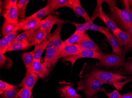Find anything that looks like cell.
Returning <instances> with one entry per match:
<instances>
[{"mask_svg": "<svg viewBox=\"0 0 132 98\" xmlns=\"http://www.w3.org/2000/svg\"><path fill=\"white\" fill-rule=\"evenodd\" d=\"M11 59L9 57H7L4 56V55L0 53V66L1 68H4V66L6 67V63L7 62L10 61ZM9 66L10 68H11L12 65L7 63Z\"/></svg>", "mask_w": 132, "mask_h": 98, "instance_id": "cell-39", "label": "cell"}, {"mask_svg": "<svg viewBox=\"0 0 132 98\" xmlns=\"http://www.w3.org/2000/svg\"><path fill=\"white\" fill-rule=\"evenodd\" d=\"M104 2V1H97V7L94 11L92 16L91 17L93 21L97 17H98L105 24L107 28L110 29L112 33L115 32L119 29L113 20L104 13L103 10L102 3Z\"/></svg>", "mask_w": 132, "mask_h": 98, "instance_id": "cell-5", "label": "cell"}, {"mask_svg": "<svg viewBox=\"0 0 132 98\" xmlns=\"http://www.w3.org/2000/svg\"><path fill=\"white\" fill-rule=\"evenodd\" d=\"M121 67L124 71L119 72V73L121 75H132V58L125 62Z\"/></svg>", "mask_w": 132, "mask_h": 98, "instance_id": "cell-29", "label": "cell"}, {"mask_svg": "<svg viewBox=\"0 0 132 98\" xmlns=\"http://www.w3.org/2000/svg\"><path fill=\"white\" fill-rule=\"evenodd\" d=\"M52 27L47 29H41L39 28L32 32L29 36L27 41L32 46L40 44L47 39L50 35V31Z\"/></svg>", "mask_w": 132, "mask_h": 98, "instance_id": "cell-7", "label": "cell"}, {"mask_svg": "<svg viewBox=\"0 0 132 98\" xmlns=\"http://www.w3.org/2000/svg\"><path fill=\"white\" fill-rule=\"evenodd\" d=\"M32 71L41 78L47 77L50 73V70L41 63L40 61L34 60L32 65Z\"/></svg>", "mask_w": 132, "mask_h": 98, "instance_id": "cell-18", "label": "cell"}, {"mask_svg": "<svg viewBox=\"0 0 132 98\" xmlns=\"http://www.w3.org/2000/svg\"><path fill=\"white\" fill-rule=\"evenodd\" d=\"M72 24H73L75 26H76V29L75 31L77 32H85L87 30H88L87 28V24L86 23L83 24L78 23L75 22H68Z\"/></svg>", "mask_w": 132, "mask_h": 98, "instance_id": "cell-36", "label": "cell"}, {"mask_svg": "<svg viewBox=\"0 0 132 98\" xmlns=\"http://www.w3.org/2000/svg\"><path fill=\"white\" fill-rule=\"evenodd\" d=\"M51 14L52 13L50 8L48 5L47 4L46 6L44 8L41 9L31 16L26 18L27 19H32L41 20L44 17Z\"/></svg>", "mask_w": 132, "mask_h": 98, "instance_id": "cell-25", "label": "cell"}, {"mask_svg": "<svg viewBox=\"0 0 132 98\" xmlns=\"http://www.w3.org/2000/svg\"><path fill=\"white\" fill-rule=\"evenodd\" d=\"M58 50L54 48L46 49V55L44 59L43 64L50 68L56 63V57Z\"/></svg>", "mask_w": 132, "mask_h": 98, "instance_id": "cell-16", "label": "cell"}, {"mask_svg": "<svg viewBox=\"0 0 132 98\" xmlns=\"http://www.w3.org/2000/svg\"><path fill=\"white\" fill-rule=\"evenodd\" d=\"M104 84L89 73L82 77L78 82L77 90L83 91L87 98H91L100 91L101 86Z\"/></svg>", "mask_w": 132, "mask_h": 98, "instance_id": "cell-2", "label": "cell"}, {"mask_svg": "<svg viewBox=\"0 0 132 98\" xmlns=\"http://www.w3.org/2000/svg\"><path fill=\"white\" fill-rule=\"evenodd\" d=\"M100 91L103 92L109 98H120L121 95L120 94L117 90H114L112 93H108L103 88H101Z\"/></svg>", "mask_w": 132, "mask_h": 98, "instance_id": "cell-38", "label": "cell"}, {"mask_svg": "<svg viewBox=\"0 0 132 98\" xmlns=\"http://www.w3.org/2000/svg\"><path fill=\"white\" fill-rule=\"evenodd\" d=\"M18 31H15V32L9 34V35L6 36V37H7L8 40L11 44L14 42L17 38V36H18Z\"/></svg>", "mask_w": 132, "mask_h": 98, "instance_id": "cell-40", "label": "cell"}, {"mask_svg": "<svg viewBox=\"0 0 132 98\" xmlns=\"http://www.w3.org/2000/svg\"><path fill=\"white\" fill-rule=\"evenodd\" d=\"M59 93L61 96L65 98H81V96L70 85H64L59 89Z\"/></svg>", "mask_w": 132, "mask_h": 98, "instance_id": "cell-19", "label": "cell"}, {"mask_svg": "<svg viewBox=\"0 0 132 98\" xmlns=\"http://www.w3.org/2000/svg\"><path fill=\"white\" fill-rule=\"evenodd\" d=\"M41 23V20L32 19H27L26 18L20 20L18 24V31H28L37 29L39 28Z\"/></svg>", "mask_w": 132, "mask_h": 98, "instance_id": "cell-9", "label": "cell"}, {"mask_svg": "<svg viewBox=\"0 0 132 98\" xmlns=\"http://www.w3.org/2000/svg\"><path fill=\"white\" fill-rule=\"evenodd\" d=\"M113 34L116 36L119 44L122 46H126L129 44L131 41L130 34L125 32L120 29H119Z\"/></svg>", "mask_w": 132, "mask_h": 98, "instance_id": "cell-20", "label": "cell"}, {"mask_svg": "<svg viewBox=\"0 0 132 98\" xmlns=\"http://www.w3.org/2000/svg\"><path fill=\"white\" fill-rule=\"evenodd\" d=\"M120 98H132V92H129L122 95Z\"/></svg>", "mask_w": 132, "mask_h": 98, "instance_id": "cell-43", "label": "cell"}, {"mask_svg": "<svg viewBox=\"0 0 132 98\" xmlns=\"http://www.w3.org/2000/svg\"><path fill=\"white\" fill-rule=\"evenodd\" d=\"M87 24L88 30H92L95 31H98L103 34L105 31H108L109 30L107 27L100 26L97 24H95L94 23H86Z\"/></svg>", "mask_w": 132, "mask_h": 98, "instance_id": "cell-31", "label": "cell"}, {"mask_svg": "<svg viewBox=\"0 0 132 98\" xmlns=\"http://www.w3.org/2000/svg\"><path fill=\"white\" fill-rule=\"evenodd\" d=\"M130 34L131 36V41L129 45H127L126 46H125L123 52V56H125L126 53H127L128 51L132 49V26L130 29Z\"/></svg>", "mask_w": 132, "mask_h": 98, "instance_id": "cell-41", "label": "cell"}, {"mask_svg": "<svg viewBox=\"0 0 132 98\" xmlns=\"http://www.w3.org/2000/svg\"><path fill=\"white\" fill-rule=\"evenodd\" d=\"M58 15L52 13L49 15L44 19L42 20L40 28L41 29H47L52 27L55 24H63L68 22L59 18Z\"/></svg>", "mask_w": 132, "mask_h": 98, "instance_id": "cell-10", "label": "cell"}, {"mask_svg": "<svg viewBox=\"0 0 132 98\" xmlns=\"http://www.w3.org/2000/svg\"><path fill=\"white\" fill-rule=\"evenodd\" d=\"M11 43L6 36L2 37L0 40V53L4 55L7 52V50Z\"/></svg>", "mask_w": 132, "mask_h": 98, "instance_id": "cell-30", "label": "cell"}, {"mask_svg": "<svg viewBox=\"0 0 132 98\" xmlns=\"http://www.w3.org/2000/svg\"><path fill=\"white\" fill-rule=\"evenodd\" d=\"M19 88L17 87L16 88L13 90H9L4 91L1 94L2 98H18V93L19 91Z\"/></svg>", "mask_w": 132, "mask_h": 98, "instance_id": "cell-33", "label": "cell"}, {"mask_svg": "<svg viewBox=\"0 0 132 98\" xmlns=\"http://www.w3.org/2000/svg\"><path fill=\"white\" fill-rule=\"evenodd\" d=\"M75 0H49L47 4L50 8L52 13H54L59 8L63 7L71 8Z\"/></svg>", "mask_w": 132, "mask_h": 98, "instance_id": "cell-15", "label": "cell"}, {"mask_svg": "<svg viewBox=\"0 0 132 98\" xmlns=\"http://www.w3.org/2000/svg\"><path fill=\"white\" fill-rule=\"evenodd\" d=\"M122 3L125 8L131 9L130 7L132 6V1H122Z\"/></svg>", "mask_w": 132, "mask_h": 98, "instance_id": "cell-42", "label": "cell"}, {"mask_svg": "<svg viewBox=\"0 0 132 98\" xmlns=\"http://www.w3.org/2000/svg\"><path fill=\"white\" fill-rule=\"evenodd\" d=\"M30 1L29 0H20L17 3L18 14L21 19H24L26 18V10Z\"/></svg>", "mask_w": 132, "mask_h": 98, "instance_id": "cell-28", "label": "cell"}, {"mask_svg": "<svg viewBox=\"0 0 132 98\" xmlns=\"http://www.w3.org/2000/svg\"><path fill=\"white\" fill-rule=\"evenodd\" d=\"M17 4L10 9L4 10L2 15L4 18V20L13 23L19 24L20 20L18 18Z\"/></svg>", "mask_w": 132, "mask_h": 98, "instance_id": "cell-17", "label": "cell"}, {"mask_svg": "<svg viewBox=\"0 0 132 98\" xmlns=\"http://www.w3.org/2000/svg\"><path fill=\"white\" fill-rule=\"evenodd\" d=\"M63 24H60L57 25V28L52 34L54 39L53 48L58 50H59V49L62 46L64 43V41L62 40L61 37V34L63 28Z\"/></svg>", "mask_w": 132, "mask_h": 98, "instance_id": "cell-23", "label": "cell"}, {"mask_svg": "<svg viewBox=\"0 0 132 98\" xmlns=\"http://www.w3.org/2000/svg\"><path fill=\"white\" fill-rule=\"evenodd\" d=\"M32 45L26 40L20 42L13 43L10 45L7 52L18 50H26L31 47Z\"/></svg>", "mask_w": 132, "mask_h": 98, "instance_id": "cell-26", "label": "cell"}, {"mask_svg": "<svg viewBox=\"0 0 132 98\" xmlns=\"http://www.w3.org/2000/svg\"><path fill=\"white\" fill-rule=\"evenodd\" d=\"M105 55V53H103L95 51L82 49L77 54L64 57L62 61L70 62L72 67L76 62L79 59L84 58H93L97 59L99 61H101L103 59Z\"/></svg>", "mask_w": 132, "mask_h": 98, "instance_id": "cell-4", "label": "cell"}, {"mask_svg": "<svg viewBox=\"0 0 132 98\" xmlns=\"http://www.w3.org/2000/svg\"><path fill=\"white\" fill-rule=\"evenodd\" d=\"M50 35L48 36V37L44 41L35 46L34 50L35 60L40 61L43 52L45 49H47V44L48 43V38Z\"/></svg>", "mask_w": 132, "mask_h": 98, "instance_id": "cell-22", "label": "cell"}, {"mask_svg": "<svg viewBox=\"0 0 132 98\" xmlns=\"http://www.w3.org/2000/svg\"><path fill=\"white\" fill-rule=\"evenodd\" d=\"M17 87L16 85H13L1 80L0 81V93L3 94L6 91L13 90Z\"/></svg>", "mask_w": 132, "mask_h": 98, "instance_id": "cell-35", "label": "cell"}, {"mask_svg": "<svg viewBox=\"0 0 132 98\" xmlns=\"http://www.w3.org/2000/svg\"><path fill=\"white\" fill-rule=\"evenodd\" d=\"M124 56L116 54H105L103 60L97 64L98 66H105L118 68L121 67L125 62Z\"/></svg>", "mask_w": 132, "mask_h": 98, "instance_id": "cell-6", "label": "cell"}, {"mask_svg": "<svg viewBox=\"0 0 132 98\" xmlns=\"http://www.w3.org/2000/svg\"><path fill=\"white\" fill-rule=\"evenodd\" d=\"M21 59L26 66L27 71L32 70V65L34 61V50L30 52L24 51L21 55Z\"/></svg>", "mask_w": 132, "mask_h": 98, "instance_id": "cell-21", "label": "cell"}, {"mask_svg": "<svg viewBox=\"0 0 132 98\" xmlns=\"http://www.w3.org/2000/svg\"><path fill=\"white\" fill-rule=\"evenodd\" d=\"M77 44L82 49L92 50L102 53L99 46L90 38L87 34H86L82 39L77 43Z\"/></svg>", "mask_w": 132, "mask_h": 98, "instance_id": "cell-12", "label": "cell"}, {"mask_svg": "<svg viewBox=\"0 0 132 98\" xmlns=\"http://www.w3.org/2000/svg\"><path fill=\"white\" fill-rule=\"evenodd\" d=\"M70 8L73 9L75 14L78 17H82L85 20L86 23H93L91 18L86 12L85 9L82 7L80 0H75Z\"/></svg>", "mask_w": 132, "mask_h": 98, "instance_id": "cell-13", "label": "cell"}, {"mask_svg": "<svg viewBox=\"0 0 132 98\" xmlns=\"http://www.w3.org/2000/svg\"><path fill=\"white\" fill-rule=\"evenodd\" d=\"M39 77L32 70L27 71L26 74L19 85V86L26 87L32 91Z\"/></svg>", "mask_w": 132, "mask_h": 98, "instance_id": "cell-11", "label": "cell"}, {"mask_svg": "<svg viewBox=\"0 0 132 98\" xmlns=\"http://www.w3.org/2000/svg\"><path fill=\"white\" fill-rule=\"evenodd\" d=\"M18 24H19L13 23L4 20L1 29L2 35L4 37L10 33L18 31Z\"/></svg>", "mask_w": 132, "mask_h": 98, "instance_id": "cell-24", "label": "cell"}, {"mask_svg": "<svg viewBox=\"0 0 132 98\" xmlns=\"http://www.w3.org/2000/svg\"><path fill=\"white\" fill-rule=\"evenodd\" d=\"M32 91L26 87H22L18 91V96L20 98H31Z\"/></svg>", "mask_w": 132, "mask_h": 98, "instance_id": "cell-34", "label": "cell"}, {"mask_svg": "<svg viewBox=\"0 0 132 98\" xmlns=\"http://www.w3.org/2000/svg\"><path fill=\"white\" fill-rule=\"evenodd\" d=\"M36 29H32V30H28L26 31H24L23 33L18 35L17 36V38L13 43L20 42H24L26 41L28 39L29 36L30 35L34 32Z\"/></svg>", "mask_w": 132, "mask_h": 98, "instance_id": "cell-32", "label": "cell"}, {"mask_svg": "<svg viewBox=\"0 0 132 98\" xmlns=\"http://www.w3.org/2000/svg\"><path fill=\"white\" fill-rule=\"evenodd\" d=\"M82 50L77 44L68 45L63 44L58 50V52L56 56V62L60 58L77 54Z\"/></svg>", "mask_w": 132, "mask_h": 98, "instance_id": "cell-8", "label": "cell"}, {"mask_svg": "<svg viewBox=\"0 0 132 98\" xmlns=\"http://www.w3.org/2000/svg\"><path fill=\"white\" fill-rule=\"evenodd\" d=\"M86 33L85 32H79L75 31V33L69 38L64 41V45H73L76 44L80 41L85 36Z\"/></svg>", "mask_w": 132, "mask_h": 98, "instance_id": "cell-27", "label": "cell"}, {"mask_svg": "<svg viewBox=\"0 0 132 98\" xmlns=\"http://www.w3.org/2000/svg\"><path fill=\"white\" fill-rule=\"evenodd\" d=\"M108 41L111 45L112 49L113 52L114 53L119 55H123V46L119 44L117 39L113 36L109 31H105L103 33Z\"/></svg>", "mask_w": 132, "mask_h": 98, "instance_id": "cell-14", "label": "cell"}, {"mask_svg": "<svg viewBox=\"0 0 132 98\" xmlns=\"http://www.w3.org/2000/svg\"><path fill=\"white\" fill-rule=\"evenodd\" d=\"M129 78L131 80V81H132V77H129Z\"/></svg>", "mask_w": 132, "mask_h": 98, "instance_id": "cell-44", "label": "cell"}, {"mask_svg": "<svg viewBox=\"0 0 132 98\" xmlns=\"http://www.w3.org/2000/svg\"><path fill=\"white\" fill-rule=\"evenodd\" d=\"M18 0H6L3 2V8L4 10H7L13 7L18 3Z\"/></svg>", "mask_w": 132, "mask_h": 98, "instance_id": "cell-37", "label": "cell"}, {"mask_svg": "<svg viewBox=\"0 0 132 98\" xmlns=\"http://www.w3.org/2000/svg\"><path fill=\"white\" fill-rule=\"evenodd\" d=\"M92 98V97H91V98Z\"/></svg>", "mask_w": 132, "mask_h": 98, "instance_id": "cell-45", "label": "cell"}, {"mask_svg": "<svg viewBox=\"0 0 132 98\" xmlns=\"http://www.w3.org/2000/svg\"><path fill=\"white\" fill-rule=\"evenodd\" d=\"M110 18L117 26L125 32L130 34L132 26V9H121L116 6L110 7Z\"/></svg>", "mask_w": 132, "mask_h": 98, "instance_id": "cell-1", "label": "cell"}, {"mask_svg": "<svg viewBox=\"0 0 132 98\" xmlns=\"http://www.w3.org/2000/svg\"><path fill=\"white\" fill-rule=\"evenodd\" d=\"M89 74L104 84L113 85L119 81L126 79L129 77L124 76L119 73L109 72L98 69H94Z\"/></svg>", "mask_w": 132, "mask_h": 98, "instance_id": "cell-3", "label": "cell"}]
</instances>
